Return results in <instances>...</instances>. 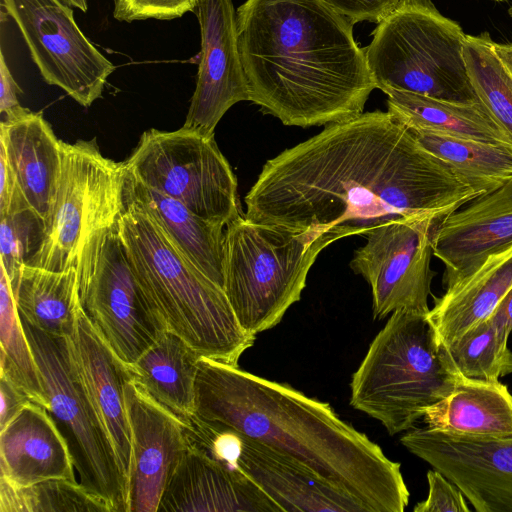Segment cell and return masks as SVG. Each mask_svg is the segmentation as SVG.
I'll use <instances>...</instances> for the list:
<instances>
[{
	"label": "cell",
	"instance_id": "4",
	"mask_svg": "<svg viewBox=\"0 0 512 512\" xmlns=\"http://www.w3.org/2000/svg\"><path fill=\"white\" fill-rule=\"evenodd\" d=\"M118 224L136 280L167 329L201 357L238 366L256 336L240 326L224 289L191 264L135 202L125 199Z\"/></svg>",
	"mask_w": 512,
	"mask_h": 512
},
{
	"label": "cell",
	"instance_id": "30",
	"mask_svg": "<svg viewBox=\"0 0 512 512\" xmlns=\"http://www.w3.org/2000/svg\"><path fill=\"white\" fill-rule=\"evenodd\" d=\"M0 269V378L8 380L48 410L49 402L10 280L3 266Z\"/></svg>",
	"mask_w": 512,
	"mask_h": 512
},
{
	"label": "cell",
	"instance_id": "42",
	"mask_svg": "<svg viewBox=\"0 0 512 512\" xmlns=\"http://www.w3.org/2000/svg\"><path fill=\"white\" fill-rule=\"evenodd\" d=\"M495 50L504 64L512 73V43H496L494 44Z\"/></svg>",
	"mask_w": 512,
	"mask_h": 512
},
{
	"label": "cell",
	"instance_id": "43",
	"mask_svg": "<svg viewBox=\"0 0 512 512\" xmlns=\"http://www.w3.org/2000/svg\"><path fill=\"white\" fill-rule=\"evenodd\" d=\"M64 3L69 5L72 8H78L83 12H86L88 9L87 0H62Z\"/></svg>",
	"mask_w": 512,
	"mask_h": 512
},
{
	"label": "cell",
	"instance_id": "7",
	"mask_svg": "<svg viewBox=\"0 0 512 512\" xmlns=\"http://www.w3.org/2000/svg\"><path fill=\"white\" fill-rule=\"evenodd\" d=\"M467 35L432 0H400L363 48L376 88L439 100L479 101L464 58Z\"/></svg>",
	"mask_w": 512,
	"mask_h": 512
},
{
	"label": "cell",
	"instance_id": "45",
	"mask_svg": "<svg viewBox=\"0 0 512 512\" xmlns=\"http://www.w3.org/2000/svg\"><path fill=\"white\" fill-rule=\"evenodd\" d=\"M508 14L512 18V6H510V8L508 9Z\"/></svg>",
	"mask_w": 512,
	"mask_h": 512
},
{
	"label": "cell",
	"instance_id": "15",
	"mask_svg": "<svg viewBox=\"0 0 512 512\" xmlns=\"http://www.w3.org/2000/svg\"><path fill=\"white\" fill-rule=\"evenodd\" d=\"M193 12L200 26L201 51L196 87L182 126L205 136L236 103L249 101L238 47L232 0H199Z\"/></svg>",
	"mask_w": 512,
	"mask_h": 512
},
{
	"label": "cell",
	"instance_id": "34",
	"mask_svg": "<svg viewBox=\"0 0 512 512\" xmlns=\"http://www.w3.org/2000/svg\"><path fill=\"white\" fill-rule=\"evenodd\" d=\"M0 260L11 283L16 286L22 267L38 250L45 222L32 210L1 216Z\"/></svg>",
	"mask_w": 512,
	"mask_h": 512
},
{
	"label": "cell",
	"instance_id": "27",
	"mask_svg": "<svg viewBox=\"0 0 512 512\" xmlns=\"http://www.w3.org/2000/svg\"><path fill=\"white\" fill-rule=\"evenodd\" d=\"M200 357L184 339L166 330L127 366L132 378L153 399L185 422L195 414V383Z\"/></svg>",
	"mask_w": 512,
	"mask_h": 512
},
{
	"label": "cell",
	"instance_id": "40",
	"mask_svg": "<svg viewBox=\"0 0 512 512\" xmlns=\"http://www.w3.org/2000/svg\"><path fill=\"white\" fill-rule=\"evenodd\" d=\"M0 396V429H2L32 400L27 394L4 378H0Z\"/></svg>",
	"mask_w": 512,
	"mask_h": 512
},
{
	"label": "cell",
	"instance_id": "16",
	"mask_svg": "<svg viewBox=\"0 0 512 512\" xmlns=\"http://www.w3.org/2000/svg\"><path fill=\"white\" fill-rule=\"evenodd\" d=\"M131 432L127 512H158L169 481L189 447L186 423L133 378L124 385Z\"/></svg>",
	"mask_w": 512,
	"mask_h": 512
},
{
	"label": "cell",
	"instance_id": "25",
	"mask_svg": "<svg viewBox=\"0 0 512 512\" xmlns=\"http://www.w3.org/2000/svg\"><path fill=\"white\" fill-rule=\"evenodd\" d=\"M426 427L476 439L512 438V394L499 381L461 378L447 397L428 408Z\"/></svg>",
	"mask_w": 512,
	"mask_h": 512
},
{
	"label": "cell",
	"instance_id": "13",
	"mask_svg": "<svg viewBox=\"0 0 512 512\" xmlns=\"http://www.w3.org/2000/svg\"><path fill=\"white\" fill-rule=\"evenodd\" d=\"M434 218H399L374 227L354 252L350 268L372 290L373 316L383 319L397 310L428 313L435 272L431 269Z\"/></svg>",
	"mask_w": 512,
	"mask_h": 512
},
{
	"label": "cell",
	"instance_id": "23",
	"mask_svg": "<svg viewBox=\"0 0 512 512\" xmlns=\"http://www.w3.org/2000/svg\"><path fill=\"white\" fill-rule=\"evenodd\" d=\"M125 199L143 208L180 253L223 288L224 225L198 216L181 202L144 186L128 174Z\"/></svg>",
	"mask_w": 512,
	"mask_h": 512
},
{
	"label": "cell",
	"instance_id": "26",
	"mask_svg": "<svg viewBox=\"0 0 512 512\" xmlns=\"http://www.w3.org/2000/svg\"><path fill=\"white\" fill-rule=\"evenodd\" d=\"M384 93L389 114L411 130L512 145L510 134L480 100L451 102L394 89Z\"/></svg>",
	"mask_w": 512,
	"mask_h": 512
},
{
	"label": "cell",
	"instance_id": "22",
	"mask_svg": "<svg viewBox=\"0 0 512 512\" xmlns=\"http://www.w3.org/2000/svg\"><path fill=\"white\" fill-rule=\"evenodd\" d=\"M0 150L29 207L46 226L61 173V140L41 113L27 109L1 122Z\"/></svg>",
	"mask_w": 512,
	"mask_h": 512
},
{
	"label": "cell",
	"instance_id": "9",
	"mask_svg": "<svg viewBox=\"0 0 512 512\" xmlns=\"http://www.w3.org/2000/svg\"><path fill=\"white\" fill-rule=\"evenodd\" d=\"M118 220L85 240L76 268L85 314L112 351L130 365L168 329L136 280Z\"/></svg>",
	"mask_w": 512,
	"mask_h": 512
},
{
	"label": "cell",
	"instance_id": "28",
	"mask_svg": "<svg viewBox=\"0 0 512 512\" xmlns=\"http://www.w3.org/2000/svg\"><path fill=\"white\" fill-rule=\"evenodd\" d=\"M12 290L22 320L50 336H70L81 306L76 266L52 271L25 264Z\"/></svg>",
	"mask_w": 512,
	"mask_h": 512
},
{
	"label": "cell",
	"instance_id": "1",
	"mask_svg": "<svg viewBox=\"0 0 512 512\" xmlns=\"http://www.w3.org/2000/svg\"><path fill=\"white\" fill-rule=\"evenodd\" d=\"M481 194L388 111L376 110L328 124L268 160L244 216L339 240L393 219L442 221Z\"/></svg>",
	"mask_w": 512,
	"mask_h": 512
},
{
	"label": "cell",
	"instance_id": "35",
	"mask_svg": "<svg viewBox=\"0 0 512 512\" xmlns=\"http://www.w3.org/2000/svg\"><path fill=\"white\" fill-rule=\"evenodd\" d=\"M199 0H114L113 16L119 21L171 20L195 9Z\"/></svg>",
	"mask_w": 512,
	"mask_h": 512
},
{
	"label": "cell",
	"instance_id": "39",
	"mask_svg": "<svg viewBox=\"0 0 512 512\" xmlns=\"http://www.w3.org/2000/svg\"><path fill=\"white\" fill-rule=\"evenodd\" d=\"M21 90L8 68L3 51L0 52V112L10 119L25 112L20 105L18 94Z\"/></svg>",
	"mask_w": 512,
	"mask_h": 512
},
{
	"label": "cell",
	"instance_id": "44",
	"mask_svg": "<svg viewBox=\"0 0 512 512\" xmlns=\"http://www.w3.org/2000/svg\"><path fill=\"white\" fill-rule=\"evenodd\" d=\"M508 372H509V373H511V372H512V356H511V359H510V362H509Z\"/></svg>",
	"mask_w": 512,
	"mask_h": 512
},
{
	"label": "cell",
	"instance_id": "36",
	"mask_svg": "<svg viewBox=\"0 0 512 512\" xmlns=\"http://www.w3.org/2000/svg\"><path fill=\"white\" fill-rule=\"evenodd\" d=\"M429 486L426 500L413 508L414 512H470L462 491L437 470L427 472Z\"/></svg>",
	"mask_w": 512,
	"mask_h": 512
},
{
	"label": "cell",
	"instance_id": "8",
	"mask_svg": "<svg viewBox=\"0 0 512 512\" xmlns=\"http://www.w3.org/2000/svg\"><path fill=\"white\" fill-rule=\"evenodd\" d=\"M124 162L105 157L95 139L61 141V173L43 240L26 265L52 271L76 266L85 240L125 209Z\"/></svg>",
	"mask_w": 512,
	"mask_h": 512
},
{
	"label": "cell",
	"instance_id": "17",
	"mask_svg": "<svg viewBox=\"0 0 512 512\" xmlns=\"http://www.w3.org/2000/svg\"><path fill=\"white\" fill-rule=\"evenodd\" d=\"M226 430L230 465L255 482L282 512H368L359 500L294 457Z\"/></svg>",
	"mask_w": 512,
	"mask_h": 512
},
{
	"label": "cell",
	"instance_id": "20",
	"mask_svg": "<svg viewBox=\"0 0 512 512\" xmlns=\"http://www.w3.org/2000/svg\"><path fill=\"white\" fill-rule=\"evenodd\" d=\"M282 512L241 470L213 459L189 442L158 512Z\"/></svg>",
	"mask_w": 512,
	"mask_h": 512
},
{
	"label": "cell",
	"instance_id": "24",
	"mask_svg": "<svg viewBox=\"0 0 512 512\" xmlns=\"http://www.w3.org/2000/svg\"><path fill=\"white\" fill-rule=\"evenodd\" d=\"M511 287L512 246L489 256L473 274L435 297L427 316L445 347L487 320Z\"/></svg>",
	"mask_w": 512,
	"mask_h": 512
},
{
	"label": "cell",
	"instance_id": "14",
	"mask_svg": "<svg viewBox=\"0 0 512 512\" xmlns=\"http://www.w3.org/2000/svg\"><path fill=\"white\" fill-rule=\"evenodd\" d=\"M401 443L453 482L475 511L512 512V438L457 437L425 427Z\"/></svg>",
	"mask_w": 512,
	"mask_h": 512
},
{
	"label": "cell",
	"instance_id": "18",
	"mask_svg": "<svg viewBox=\"0 0 512 512\" xmlns=\"http://www.w3.org/2000/svg\"><path fill=\"white\" fill-rule=\"evenodd\" d=\"M449 214L433 235V255L445 266L447 288L512 246V179Z\"/></svg>",
	"mask_w": 512,
	"mask_h": 512
},
{
	"label": "cell",
	"instance_id": "38",
	"mask_svg": "<svg viewBox=\"0 0 512 512\" xmlns=\"http://www.w3.org/2000/svg\"><path fill=\"white\" fill-rule=\"evenodd\" d=\"M31 209L6 156L0 150V217Z\"/></svg>",
	"mask_w": 512,
	"mask_h": 512
},
{
	"label": "cell",
	"instance_id": "3",
	"mask_svg": "<svg viewBox=\"0 0 512 512\" xmlns=\"http://www.w3.org/2000/svg\"><path fill=\"white\" fill-rule=\"evenodd\" d=\"M195 414L304 463L368 512H403L409 491L399 463L326 402L293 387L200 357Z\"/></svg>",
	"mask_w": 512,
	"mask_h": 512
},
{
	"label": "cell",
	"instance_id": "21",
	"mask_svg": "<svg viewBox=\"0 0 512 512\" xmlns=\"http://www.w3.org/2000/svg\"><path fill=\"white\" fill-rule=\"evenodd\" d=\"M69 445L50 412L27 403L0 429V479L26 487L50 479L75 480Z\"/></svg>",
	"mask_w": 512,
	"mask_h": 512
},
{
	"label": "cell",
	"instance_id": "11",
	"mask_svg": "<svg viewBox=\"0 0 512 512\" xmlns=\"http://www.w3.org/2000/svg\"><path fill=\"white\" fill-rule=\"evenodd\" d=\"M22 324L39 368L48 411L69 445L80 483L108 500L116 512H127V481L78 375L66 338L50 336L24 320Z\"/></svg>",
	"mask_w": 512,
	"mask_h": 512
},
{
	"label": "cell",
	"instance_id": "29",
	"mask_svg": "<svg viewBox=\"0 0 512 512\" xmlns=\"http://www.w3.org/2000/svg\"><path fill=\"white\" fill-rule=\"evenodd\" d=\"M410 131L421 146L465 176L482 194L512 179V145Z\"/></svg>",
	"mask_w": 512,
	"mask_h": 512
},
{
	"label": "cell",
	"instance_id": "41",
	"mask_svg": "<svg viewBox=\"0 0 512 512\" xmlns=\"http://www.w3.org/2000/svg\"><path fill=\"white\" fill-rule=\"evenodd\" d=\"M490 318L509 334L512 332V287L502 298Z\"/></svg>",
	"mask_w": 512,
	"mask_h": 512
},
{
	"label": "cell",
	"instance_id": "6",
	"mask_svg": "<svg viewBox=\"0 0 512 512\" xmlns=\"http://www.w3.org/2000/svg\"><path fill=\"white\" fill-rule=\"evenodd\" d=\"M337 241L315 230L255 223L240 215L226 225L223 289L250 335L269 330L300 300L320 252Z\"/></svg>",
	"mask_w": 512,
	"mask_h": 512
},
{
	"label": "cell",
	"instance_id": "2",
	"mask_svg": "<svg viewBox=\"0 0 512 512\" xmlns=\"http://www.w3.org/2000/svg\"><path fill=\"white\" fill-rule=\"evenodd\" d=\"M249 101L288 126L363 113L376 88L354 24L323 0H246L236 10Z\"/></svg>",
	"mask_w": 512,
	"mask_h": 512
},
{
	"label": "cell",
	"instance_id": "46",
	"mask_svg": "<svg viewBox=\"0 0 512 512\" xmlns=\"http://www.w3.org/2000/svg\"><path fill=\"white\" fill-rule=\"evenodd\" d=\"M494 1H496V2H505L507 0H494Z\"/></svg>",
	"mask_w": 512,
	"mask_h": 512
},
{
	"label": "cell",
	"instance_id": "32",
	"mask_svg": "<svg viewBox=\"0 0 512 512\" xmlns=\"http://www.w3.org/2000/svg\"><path fill=\"white\" fill-rule=\"evenodd\" d=\"M487 32L467 35L464 58L478 99L512 137V73L497 54Z\"/></svg>",
	"mask_w": 512,
	"mask_h": 512
},
{
	"label": "cell",
	"instance_id": "5",
	"mask_svg": "<svg viewBox=\"0 0 512 512\" xmlns=\"http://www.w3.org/2000/svg\"><path fill=\"white\" fill-rule=\"evenodd\" d=\"M427 314L393 312L352 377L351 406L390 435L413 428L462 378Z\"/></svg>",
	"mask_w": 512,
	"mask_h": 512
},
{
	"label": "cell",
	"instance_id": "33",
	"mask_svg": "<svg viewBox=\"0 0 512 512\" xmlns=\"http://www.w3.org/2000/svg\"><path fill=\"white\" fill-rule=\"evenodd\" d=\"M509 335L489 317L446 348L462 378L495 382L508 374L512 356L507 346Z\"/></svg>",
	"mask_w": 512,
	"mask_h": 512
},
{
	"label": "cell",
	"instance_id": "31",
	"mask_svg": "<svg viewBox=\"0 0 512 512\" xmlns=\"http://www.w3.org/2000/svg\"><path fill=\"white\" fill-rule=\"evenodd\" d=\"M0 512H116L76 480L50 479L15 487L0 479Z\"/></svg>",
	"mask_w": 512,
	"mask_h": 512
},
{
	"label": "cell",
	"instance_id": "10",
	"mask_svg": "<svg viewBox=\"0 0 512 512\" xmlns=\"http://www.w3.org/2000/svg\"><path fill=\"white\" fill-rule=\"evenodd\" d=\"M124 164L131 178L206 220L226 227L241 215L236 176L214 136L150 129Z\"/></svg>",
	"mask_w": 512,
	"mask_h": 512
},
{
	"label": "cell",
	"instance_id": "19",
	"mask_svg": "<svg viewBox=\"0 0 512 512\" xmlns=\"http://www.w3.org/2000/svg\"><path fill=\"white\" fill-rule=\"evenodd\" d=\"M66 340L78 375L112 443L128 484L131 432L124 385L132 374L99 335L82 306L78 309L73 331Z\"/></svg>",
	"mask_w": 512,
	"mask_h": 512
},
{
	"label": "cell",
	"instance_id": "12",
	"mask_svg": "<svg viewBox=\"0 0 512 512\" xmlns=\"http://www.w3.org/2000/svg\"><path fill=\"white\" fill-rule=\"evenodd\" d=\"M30 56L49 85L84 107L102 96L115 66L83 34L62 0H3Z\"/></svg>",
	"mask_w": 512,
	"mask_h": 512
},
{
	"label": "cell",
	"instance_id": "37",
	"mask_svg": "<svg viewBox=\"0 0 512 512\" xmlns=\"http://www.w3.org/2000/svg\"><path fill=\"white\" fill-rule=\"evenodd\" d=\"M353 24L368 21L378 24L400 0H323Z\"/></svg>",
	"mask_w": 512,
	"mask_h": 512
}]
</instances>
